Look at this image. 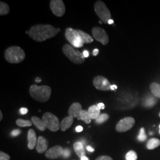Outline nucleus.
I'll use <instances>...</instances> for the list:
<instances>
[{"mask_svg": "<svg viewBox=\"0 0 160 160\" xmlns=\"http://www.w3.org/2000/svg\"><path fill=\"white\" fill-rule=\"evenodd\" d=\"M74 122V118L71 116H67L61 122L60 128L62 131H66L71 126H72Z\"/></svg>", "mask_w": 160, "mask_h": 160, "instance_id": "16", "label": "nucleus"}, {"mask_svg": "<svg viewBox=\"0 0 160 160\" xmlns=\"http://www.w3.org/2000/svg\"><path fill=\"white\" fill-rule=\"evenodd\" d=\"M97 106V107H98L99 109H100V110H101V109H104L105 108V106H104V104L103 103H98Z\"/></svg>", "mask_w": 160, "mask_h": 160, "instance_id": "36", "label": "nucleus"}, {"mask_svg": "<svg viewBox=\"0 0 160 160\" xmlns=\"http://www.w3.org/2000/svg\"><path fill=\"white\" fill-rule=\"evenodd\" d=\"M80 120H83L87 124H89L91 123V118L88 114L87 110H82L80 116Z\"/></svg>", "mask_w": 160, "mask_h": 160, "instance_id": "24", "label": "nucleus"}, {"mask_svg": "<svg viewBox=\"0 0 160 160\" xmlns=\"http://www.w3.org/2000/svg\"><path fill=\"white\" fill-rule=\"evenodd\" d=\"M21 133L20 130L19 129H15L14 131H12V137H17L18 135H20Z\"/></svg>", "mask_w": 160, "mask_h": 160, "instance_id": "33", "label": "nucleus"}, {"mask_svg": "<svg viewBox=\"0 0 160 160\" xmlns=\"http://www.w3.org/2000/svg\"><path fill=\"white\" fill-rule=\"evenodd\" d=\"M96 160H113V159L109 156L103 155V156H100V157H98Z\"/></svg>", "mask_w": 160, "mask_h": 160, "instance_id": "32", "label": "nucleus"}, {"mask_svg": "<svg viewBox=\"0 0 160 160\" xmlns=\"http://www.w3.org/2000/svg\"><path fill=\"white\" fill-rule=\"evenodd\" d=\"M32 122L34 124L38 129H39L41 131H44L46 129V127L44 124L43 120H41L40 118H39L37 116H33L32 118Z\"/></svg>", "mask_w": 160, "mask_h": 160, "instance_id": "19", "label": "nucleus"}, {"mask_svg": "<svg viewBox=\"0 0 160 160\" xmlns=\"http://www.w3.org/2000/svg\"><path fill=\"white\" fill-rule=\"evenodd\" d=\"M4 56L6 61L11 63L22 62L26 57L25 52L23 49L18 46H11L5 51Z\"/></svg>", "mask_w": 160, "mask_h": 160, "instance_id": "3", "label": "nucleus"}, {"mask_svg": "<svg viewBox=\"0 0 160 160\" xmlns=\"http://www.w3.org/2000/svg\"><path fill=\"white\" fill-rule=\"evenodd\" d=\"M82 110V106L80 103L78 102L74 103L69 108V116H71L72 118H80Z\"/></svg>", "mask_w": 160, "mask_h": 160, "instance_id": "13", "label": "nucleus"}, {"mask_svg": "<svg viewBox=\"0 0 160 160\" xmlns=\"http://www.w3.org/2000/svg\"><path fill=\"white\" fill-rule=\"evenodd\" d=\"M86 149L90 152H93L94 151V149L92 148V147H90V146H87Z\"/></svg>", "mask_w": 160, "mask_h": 160, "instance_id": "37", "label": "nucleus"}, {"mask_svg": "<svg viewBox=\"0 0 160 160\" xmlns=\"http://www.w3.org/2000/svg\"><path fill=\"white\" fill-rule=\"evenodd\" d=\"M58 32H59L60 31H61V29H57Z\"/></svg>", "mask_w": 160, "mask_h": 160, "instance_id": "45", "label": "nucleus"}, {"mask_svg": "<svg viewBox=\"0 0 160 160\" xmlns=\"http://www.w3.org/2000/svg\"><path fill=\"white\" fill-rule=\"evenodd\" d=\"M160 145V141L157 138H151L149 140L147 144V148L148 149H154L159 147Z\"/></svg>", "mask_w": 160, "mask_h": 160, "instance_id": "20", "label": "nucleus"}, {"mask_svg": "<svg viewBox=\"0 0 160 160\" xmlns=\"http://www.w3.org/2000/svg\"><path fill=\"white\" fill-rule=\"evenodd\" d=\"M82 54H83V55H84V57L85 58H88L89 57V52L87 51H84L83 52Z\"/></svg>", "mask_w": 160, "mask_h": 160, "instance_id": "38", "label": "nucleus"}, {"mask_svg": "<svg viewBox=\"0 0 160 160\" xmlns=\"http://www.w3.org/2000/svg\"><path fill=\"white\" fill-rule=\"evenodd\" d=\"M99 23H100V24H102V21H100V22H99Z\"/></svg>", "mask_w": 160, "mask_h": 160, "instance_id": "46", "label": "nucleus"}, {"mask_svg": "<svg viewBox=\"0 0 160 160\" xmlns=\"http://www.w3.org/2000/svg\"><path fill=\"white\" fill-rule=\"evenodd\" d=\"M20 112L21 114H23V115L27 114L28 112V109L27 108H22L20 110Z\"/></svg>", "mask_w": 160, "mask_h": 160, "instance_id": "34", "label": "nucleus"}, {"mask_svg": "<svg viewBox=\"0 0 160 160\" xmlns=\"http://www.w3.org/2000/svg\"><path fill=\"white\" fill-rule=\"evenodd\" d=\"M63 149H64L59 145L55 146L46 151L45 156L46 158L50 160L57 159L63 155Z\"/></svg>", "mask_w": 160, "mask_h": 160, "instance_id": "12", "label": "nucleus"}, {"mask_svg": "<svg viewBox=\"0 0 160 160\" xmlns=\"http://www.w3.org/2000/svg\"><path fill=\"white\" fill-rule=\"evenodd\" d=\"M50 8L54 15L57 17H62L65 13V6L62 0H51Z\"/></svg>", "mask_w": 160, "mask_h": 160, "instance_id": "8", "label": "nucleus"}, {"mask_svg": "<svg viewBox=\"0 0 160 160\" xmlns=\"http://www.w3.org/2000/svg\"><path fill=\"white\" fill-rule=\"evenodd\" d=\"M75 152L80 158L86 157V151L84 150V145L81 142H77L74 144Z\"/></svg>", "mask_w": 160, "mask_h": 160, "instance_id": "17", "label": "nucleus"}, {"mask_svg": "<svg viewBox=\"0 0 160 160\" xmlns=\"http://www.w3.org/2000/svg\"><path fill=\"white\" fill-rule=\"evenodd\" d=\"M71 155V151L68 148H65L63 149V156L65 158H68Z\"/></svg>", "mask_w": 160, "mask_h": 160, "instance_id": "31", "label": "nucleus"}, {"mask_svg": "<svg viewBox=\"0 0 160 160\" xmlns=\"http://www.w3.org/2000/svg\"><path fill=\"white\" fill-rule=\"evenodd\" d=\"M10 157L4 152H0V160H9Z\"/></svg>", "mask_w": 160, "mask_h": 160, "instance_id": "30", "label": "nucleus"}, {"mask_svg": "<svg viewBox=\"0 0 160 160\" xmlns=\"http://www.w3.org/2000/svg\"><path fill=\"white\" fill-rule=\"evenodd\" d=\"M98 52H99L98 49H95L93 51V52H92L93 55H94V56H97V55L98 54Z\"/></svg>", "mask_w": 160, "mask_h": 160, "instance_id": "39", "label": "nucleus"}, {"mask_svg": "<svg viewBox=\"0 0 160 160\" xmlns=\"http://www.w3.org/2000/svg\"><path fill=\"white\" fill-rule=\"evenodd\" d=\"M92 32L94 38L103 45H106L109 43V36L104 29L99 27H95L92 29Z\"/></svg>", "mask_w": 160, "mask_h": 160, "instance_id": "10", "label": "nucleus"}, {"mask_svg": "<svg viewBox=\"0 0 160 160\" xmlns=\"http://www.w3.org/2000/svg\"><path fill=\"white\" fill-rule=\"evenodd\" d=\"M62 52L64 55L75 64H81L85 61V58L83 54L68 44L63 46Z\"/></svg>", "mask_w": 160, "mask_h": 160, "instance_id": "4", "label": "nucleus"}, {"mask_svg": "<svg viewBox=\"0 0 160 160\" xmlns=\"http://www.w3.org/2000/svg\"><path fill=\"white\" fill-rule=\"evenodd\" d=\"M117 88H118V87L116 85H112V86H111V87H110V90H115Z\"/></svg>", "mask_w": 160, "mask_h": 160, "instance_id": "40", "label": "nucleus"}, {"mask_svg": "<svg viewBox=\"0 0 160 160\" xmlns=\"http://www.w3.org/2000/svg\"><path fill=\"white\" fill-rule=\"evenodd\" d=\"M159 129H160V126H159Z\"/></svg>", "mask_w": 160, "mask_h": 160, "instance_id": "47", "label": "nucleus"}, {"mask_svg": "<svg viewBox=\"0 0 160 160\" xmlns=\"http://www.w3.org/2000/svg\"><path fill=\"white\" fill-rule=\"evenodd\" d=\"M52 90L48 86H38L33 84L30 87L29 93L30 96L39 102H46L51 97Z\"/></svg>", "mask_w": 160, "mask_h": 160, "instance_id": "2", "label": "nucleus"}, {"mask_svg": "<svg viewBox=\"0 0 160 160\" xmlns=\"http://www.w3.org/2000/svg\"><path fill=\"white\" fill-rule=\"evenodd\" d=\"M36 148L38 153L42 154L45 152V151L48 148V142L46 139L43 137H39L38 138Z\"/></svg>", "mask_w": 160, "mask_h": 160, "instance_id": "14", "label": "nucleus"}, {"mask_svg": "<svg viewBox=\"0 0 160 160\" xmlns=\"http://www.w3.org/2000/svg\"><path fill=\"white\" fill-rule=\"evenodd\" d=\"M28 148L32 150L34 148L37 144V138H36V135L33 129H31L28 131Z\"/></svg>", "mask_w": 160, "mask_h": 160, "instance_id": "15", "label": "nucleus"}, {"mask_svg": "<svg viewBox=\"0 0 160 160\" xmlns=\"http://www.w3.org/2000/svg\"><path fill=\"white\" fill-rule=\"evenodd\" d=\"M75 131L77 132H81L83 131V128L81 126H78L76 127Z\"/></svg>", "mask_w": 160, "mask_h": 160, "instance_id": "35", "label": "nucleus"}, {"mask_svg": "<svg viewBox=\"0 0 160 160\" xmlns=\"http://www.w3.org/2000/svg\"><path fill=\"white\" fill-rule=\"evenodd\" d=\"M78 32H79L81 37L82 38L84 44L85 43H90L93 42V39L90 34L86 33V32H84L81 30H78Z\"/></svg>", "mask_w": 160, "mask_h": 160, "instance_id": "22", "label": "nucleus"}, {"mask_svg": "<svg viewBox=\"0 0 160 160\" xmlns=\"http://www.w3.org/2000/svg\"><path fill=\"white\" fill-rule=\"evenodd\" d=\"M2 118H3L2 113L1 110V111H0V120H2Z\"/></svg>", "mask_w": 160, "mask_h": 160, "instance_id": "42", "label": "nucleus"}, {"mask_svg": "<svg viewBox=\"0 0 160 160\" xmlns=\"http://www.w3.org/2000/svg\"><path fill=\"white\" fill-rule=\"evenodd\" d=\"M147 135L145 134V129L143 128H142L140 129L139 134L138 137V139L141 142H143L147 139Z\"/></svg>", "mask_w": 160, "mask_h": 160, "instance_id": "28", "label": "nucleus"}, {"mask_svg": "<svg viewBox=\"0 0 160 160\" xmlns=\"http://www.w3.org/2000/svg\"><path fill=\"white\" fill-rule=\"evenodd\" d=\"M113 23H114V21H113V20H112V19L109 20V22H108V24H113Z\"/></svg>", "mask_w": 160, "mask_h": 160, "instance_id": "41", "label": "nucleus"}, {"mask_svg": "<svg viewBox=\"0 0 160 160\" xmlns=\"http://www.w3.org/2000/svg\"><path fill=\"white\" fill-rule=\"evenodd\" d=\"M46 128L52 132H57L59 129L61 123L57 117L49 112H46L42 116V119Z\"/></svg>", "mask_w": 160, "mask_h": 160, "instance_id": "7", "label": "nucleus"}, {"mask_svg": "<svg viewBox=\"0 0 160 160\" xmlns=\"http://www.w3.org/2000/svg\"><path fill=\"white\" fill-rule=\"evenodd\" d=\"M109 115L106 113H103L99 115V116L96 119V122L98 124L103 123L109 119Z\"/></svg>", "mask_w": 160, "mask_h": 160, "instance_id": "26", "label": "nucleus"}, {"mask_svg": "<svg viewBox=\"0 0 160 160\" xmlns=\"http://www.w3.org/2000/svg\"><path fill=\"white\" fill-rule=\"evenodd\" d=\"M58 33L57 29L50 24H36L30 29L29 35L35 41L42 42L55 37Z\"/></svg>", "mask_w": 160, "mask_h": 160, "instance_id": "1", "label": "nucleus"}, {"mask_svg": "<svg viewBox=\"0 0 160 160\" xmlns=\"http://www.w3.org/2000/svg\"><path fill=\"white\" fill-rule=\"evenodd\" d=\"M92 83L96 89L101 91H109L112 86L109 80L102 76L94 77L92 80Z\"/></svg>", "mask_w": 160, "mask_h": 160, "instance_id": "11", "label": "nucleus"}, {"mask_svg": "<svg viewBox=\"0 0 160 160\" xmlns=\"http://www.w3.org/2000/svg\"><path fill=\"white\" fill-rule=\"evenodd\" d=\"M65 36L66 39L75 48H81L84 44L78 30L68 28L65 30Z\"/></svg>", "mask_w": 160, "mask_h": 160, "instance_id": "5", "label": "nucleus"}, {"mask_svg": "<svg viewBox=\"0 0 160 160\" xmlns=\"http://www.w3.org/2000/svg\"><path fill=\"white\" fill-rule=\"evenodd\" d=\"M81 160H88V158L87 157H82V158H81Z\"/></svg>", "mask_w": 160, "mask_h": 160, "instance_id": "44", "label": "nucleus"}, {"mask_svg": "<svg viewBox=\"0 0 160 160\" xmlns=\"http://www.w3.org/2000/svg\"></svg>", "mask_w": 160, "mask_h": 160, "instance_id": "48", "label": "nucleus"}, {"mask_svg": "<svg viewBox=\"0 0 160 160\" xmlns=\"http://www.w3.org/2000/svg\"><path fill=\"white\" fill-rule=\"evenodd\" d=\"M155 102H156V100H155L154 98L151 97V98H149L146 100L145 104L147 106H150L151 107V106H153L154 104L155 103Z\"/></svg>", "mask_w": 160, "mask_h": 160, "instance_id": "29", "label": "nucleus"}, {"mask_svg": "<svg viewBox=\"0 0 160 160\" xmlns=\"http://www.w3.org/2000/svg\"><path fill=\"white\" fill-rule=\"evenodd\" d=\"M94 10L97 15L104 24L108 23L111 19V13L106 4L102 1H97L94 4Z\"/></svg>", "mask_w": 160, "mask_h": 160, "instance_id": "6", "label": "nucleus"}, {"mask_svg": "<svg viewBox=\"0 0 160 160\" xmlns=\"http://www.w3.org/2000/svg\"><path fill=\"white\" fill-rule=\"evenodd\" d=\"M137 154L133 151H129L125 156L126 160H137Z\"/></svg>", "mask_w": 160, "mask_h": 160, "instance_id": "27", "label": "nucleus"}, {"mask_svg": "<svg viewBox=\"0 0 160 160\" xmlns=\"http://www.w3.org/2000/svg\"><path fill=\"white\" fill-rule=\"evenodd\" d=\"M135 120L131 117H126L120 120L116 126V130L118 132H125L131 129L135 125Z\"/></svg>", "mask_w": 160, "mask_h": 160, "instance_id": "9", "label": "nucleus"}, {"mask_svg": "<svg viewBox=\"0 0 160 160\" xmlns=\"http://www.w3.org/2000/svg\"><path fill=\"white\" fill-rule=\"evenodd\" d=\"M17 126L20 127H29L32 125L33 122L29 120H23L22 119H18L16 122Z\"/></svg>", "mask_w": 160, "mask_h": 160, "instance_id": "25", "label": "nucleus"}, {"mask_svg": "<svg viewBox=\"0 0 160 160\" xmlns=\"http://www.w3.org/2000/svg\"><path fill=\"white\" fill-rule=\"evenodd\" d=\"M35 81H36V82H41L42 80L40 79L39 78H37Z\"/></svg>", "mask_w": 160, "mask_h": 160, "instance_id": "43", "label": "nucleus"}, {"mask_svg": "<svg viewBox=\"0 0 160 160\" xmlns=\"http://www.w3.org/2000/svg\"><path fill=\"white\" fill-rule=\"evenodd\" d=\"M150 89L155 97L160 98V84L153 82L150 85Z\"/></svg>", "mask_w": 160, "mask_h": 160, "instance_id": "21", "label": "nucleus"}, {"mask_svg": "<svg viewBox=\"0 0 160 160\" xmlns=\"http://www.w3.org/2000/svg\"><path fill=\"white\" fill-rule=\"evenodd\" d=\"M88 112L91 119H96L100 114V109L97 105H92L88 108Z\"/></svg>", "mask_w": 160, "mask_h": 160, "instance_id": "18", "label": "nucleus"}, {"mask_svg": "<svg viewBox=\"0 0 160 160\" xmlns=\"http://www.w3.org/2000/svg\"><path fill=\"white\" fill-rule=\"evenodd\" d=\"M10 7L7 4L1 1L0 2V15L5 16L9 13Z\"/></svg>", "mask_w": 160, "mask_h": 160, "instance_id": "23", "label": "nucleus"}]
</instances>
